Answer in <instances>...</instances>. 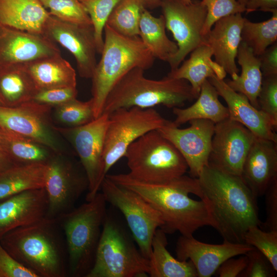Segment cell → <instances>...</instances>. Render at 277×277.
<instances>
[{
  "label": "cell",
  "instance_id": "6da1fadb",
  "mask_svg": "<svg viewBox=\"0 0 277 277\" xmlns=\"http://www.w3.org/2000/svg\"><path fill=\"white\" fill-rule=\"evenodd\" d=\"M200 195L206 204L212 226L224 239L244 243L252 226H261L256 197L241 176L208 164L198 176Z\"/></svg>",
  "mask_w": 277,
  "mask_h": 277
},
{
  "label": "cell",
  "instance_id": "7a4b0ae2",
  "mask_svg": "<svg viewBox=\"0 0 277 277\" xmlns=\"http://www.w3.org/2000/svg\"><path fill=\"white\" fill-rule=\"evenodd\" d=\"M115 184L138 194L160 214L166 234L179 231L182 235L193 236L200 228L212 226L205 203L189 196L199 197L197 178L185 175L166 184H154L135 180L128 173L107 174Z\"/></svg>",
  "mask_w": 277,
  "mask_h": 277
},
{
  "label": "cell",
  "instance_id": "3957f363",
  "mask_svg": "<svg viewBox=\"0 0 277 277\" xmlns=\"http://www.w3.org/2000/svg\"><path fill=\"white\" fill-rule=\"evenodd\" d=\"M0 243L20 264L38 277L68 276V252L56 219L46 217L6 233Z\"/></svg>",
  "mask_w": 277,
  "mask_h": 277
},
{
  "label": "cell",
  "instance_id": "277c9868",
  "mask_svg": "<svg viewBox=\"0 0 277 277\" xmlns=\"http://www.w3.org/2000/svg\"><path fill=\"white\" fill-rule=\"evenodd\" d=\"M104 32L101 57L91 77L95 118L102 114L106 98L116 83L134 68H150L155 58L139 36H123L106 25Z\"/></svg>",
  "mask_w": 277,
  "mask_h": 277
},
{
  "label": "cell",
  "instance_id": "5b68a950",
  "mask_svg": "<svg viewBox=\"0 0 277 277\" xmlns=\"http://www.w3.org/2000/svg\"><path fill=\"white\" fill-rule=\"evenodd\" d=\"M144 71L134 68L116 83L106 98L102 114L132 107L150 108L162 105L180 107L196 99L187 81L168 75L159 80L149 79L145 76Z\"/></svg>",
  "mask_w": 277,
  "mask_h": 277
},
{
  "label": "cell",
  "instance_id": "8992f818",
  "mask_svg": "<svg viewBox=\"0 0 277 277\" xmlns=\"http://www.w3.org/2000/svg\"><path fill=\"white\" fill-rule=\"evenodd\" d=\"M102 192L56 220L64 234L68 276L86 277L91 269L107 214Z\"/></svg>",
  "mask_w": 277,
  "mask_h": 277
},
{
  "label": "cell",
  "instance_id": "52a82bcc",
  "mask_svg": "<svg viewBox=\"0 0 277 277\" xmlns=\"http://www.w3.org/2000/svg\"><path fill=\"white\" fill-rule=\"evenodd\" d=\"M136 245L122 222L107 212L94 262L86 277L148 276L149 260Z\"/></svg>",
  "mask_w": 277,
  "mask_h": 277
},
{
  "label": "cell",
  "instance_id": "ba28073f",
  "mask_svg": "<svg viewBox=\"0 0 277 277\" xmlns=\"http://www.w3.org/2000/svg\"><path fill=\"white\" fill-rule=\"evenodd\" d=\"M128 173L140 181L168 184L185 175L188 167L176 148L157 130L150 131L127 148Z\"/></svg>",
  "mask_w": 277,
  "mask_h": 277
},
{
  "label": "cell",
  "instance_id": "9c48e42d",
  "mask_svg": "<svg viewBox=\"0 0 277 277\" xmlns=\"http://www.w3.org/2000/svg\"><path fill=\"white\" fill-rule=\"evenodd\" d=\"M168 121L153 108H121L109 114L103 150L105 175L124 157L133 142L150 131L161 128Z\"/></svg>",
  "mask_w": 277,
  "mask_h": 277
},
{
  "label": "cell",
  "instance_id": "30bf717a",
  "mask_svg": "<svg viewBox=\"0 0 277 277\" xmlns=\"http://www.w3.org/2000/svg\"><path fill=\"white\" fill-rule=\"evenodd\" d=\"M100 189L107 203L123 214L139 250L149 260L154 233L164 224L160 214L138 194L106 177Z\"/></svg>",
  "mask_w": 277,
  "mask_h": 277
},
{
  "label": "cell",
  "instance_id": "8fae6325",
  "mask_svg": "<svg viewBox=\"0 0 277 277\" xmlns=\"http://www.w3.org/2000/svg\"><path fill=\"white\" fill-rule=\"evenodd\" d=\"M108 114L102 113L90 123L75 127H54L71 142L80 157L86 174L88 189L86 199H93L101 189L106 175L103 150Z\"/></svg>",
  "mask_w": 277,
  "mask_h": 277
},
{
  "label": "cell",
  "instance_id": "7c38bea8",
  "mask_svg": "<svg viewBox=\"0 0 277 277\" xmlns=\"http://www.w3.org/2000/svg\"><path fill=\"white\" fill-rule=\"evenodd\" d=\"M166 28L172 34L178 50L168 63L171 70L180 66L186 56L205 43L202 31L207 9L201 1L185 4L176 0H165L161 5Z\"/></svg>",
  "mask_w": 277,
  "mask_h": 277
},
{
  "label": "cell",
  "instance_id": "4fadbf2b",
  "mask_svg": "<svg viewBox=\"0 0 277 277\" xmlns=\"http://www.w3.org/2000/svg\"><path fill=\"white\" fill-rule=\"evenodd\" d=\"M62 155H54L47 164L44 188L48 207L46 218L56 219L67 213L88 189L85 172Z\"/></svg>",
  "mask_w": 277,
  "mask_h": 277
},
{
  "label": "cell",
  "instance_id": "5bb4252c",
  "mask_svg": "<svg viewBox=\"0 0 277 277\" xmlns=\"http://www.w3.org/2000/svg\"><path fill=\"white\" fill-rule=\"evenodd\" d=\"M51 108L32 101L15 107L0 105V128L33 139L62 155V146L50 118Z\"/></svg>",
  "mask_w": 277,
  "mask_h": 277
},
{
  "label": "cell",
  "instance_id": "9a60e30c",
  "mask_svg": "<svg viewBox=\"0 0 277 277\" xmlns=\"http://www.w3.org/2000/svg\"><path fill=\"white\" fill-rule=\"evenodd\" d=\"M188 122L190 127L180 129L169 121L157 130L183 156L190 176L197 178L209 163L215 123L205 119H194Z\"/></svg>",
  "mask_w": 277,
  "mask_h": 277
},
{
  "label": "cell",
  "instance_id": "2e32d148",
  "mask_svg": "<svg viewBox=\"0 0 277 277\" xmlns=\"http://www.w3.org/2000/svg\"><path fill=\"white\" fill-rule=\"evenodd\" d=\"M255 137L242 124L229 117L215 124L208 164L241 176L244 161Z\"/></svg>",
  "mask_w": 277,
  "mask_h": 277
},
{
  "label": "cell",
  "instance_id": "e0dca14e",
  "mask_svg": "<svg viewBox=\"0 0 277 277\" xmlns=\"http://www.w3.org/2000/svg\"><path fill=\"white\" fill-rule=\"evenodd\" d=\"M43 34L72 54L81 77L91 78L97 53L92 25L66 22L50 15Z\"/></svg>",
  "mask_w": 277,
  "mask_h": 277
},
{
  "label": "cell",
  "instance_id": "ac0fdd59",
  "mask_svg": "<svg viewBox=\"0 0 277 277\" xmlns=\"http://www.w3.org/2000/svg\"><path fill=\"white\" fill-rule=\"evenodd\" d=\"M61 54L56 43L44 34L0 24V66L25 64Z\"/></svg>",
  "mask_w": 277,
  "mask_h": 277
},
{
  "label": "cell",
  "instance_id": "d6986e66",
  "mask_svg": "<svg viewBox=\"0 0 277 277\" xmlns=\"http://www.w3.org/2000/svg\"><path fill=\"white\" fill-rule=\"evenodd\" d=\"M253 247L244 243H232L224 240L221 244L203 243L193 236L182 235L175 247L177 259L190 260L193 263L199 277H210L226 260L244 255Z\"/></svg>",
  "mask_w": 277,
  "mask_h": 277
},
{
  "label": "cell",
  "instance_id": "ffe728a7",
  "mask_svg": "<svg viewBox=\"0 0 277 277\" xmlns=\"http://www.w3.org/2000/svg\"><path fill=\"white\" fill-rule=\"evenodd\" d=\"M208 80L226 102L230 119L242 124L257 137L277 142V124L268 115L253 107L245 95L234 91L224 80L215 76Z\"/></svg>",
  "mask_w": 277,
  "mask_h": 277
},
{
  "label": "cell",
  "instance_id": "44dd1931",
  "mask_svg": "<svg viewBox=\"0 0 277 277\" xmlns=\"http://www.w3.org/2000/svg\"><path fill=\"white\" fill-rule=\"evenodd\" d=\"M47 207L44 188L24 191L0 201V239L12 229L45 217Z\"/></svg>",
  "mask_w": 277,
  "mask_h": 277
},
{
  "label": "cell",
  "instance_id": "7402d4cb",
  "mask_svg": "<svg viewBox=\"0 0 277 277\" xmlns=\"http://www.w3.org/2000/svg\"><path fill=\"white\" fill-rule=\"evenodd\" d=\"M241 176L256 197L277 178V142L255 137L244 161Z\"/></svg>",
  "mask_w": 277,
  "mask_h": 277
},
{
  "label": "cell",
  "instance_id": "603a6c76",
  "mask_svg": "<svg viewBox=\"0 0 277 277\" xmlns=\"http://www.w3.org/2000/svg\"><path fill=\"white\" fill-rule=\"evenodd\" d=\"M245 17L236 13L217 21L205 36V43L211 48L214 61L222 66L232 80L239 75L235 63L241 42Z\"/></svg>",
  "mask_w": 277,
  "mask_h": 277
},
{
  "label": "cell",
  "instance_id": "cb8c5ba5",
  "mask_svg": "<svg viewBox=\"0 0 277 277\" xmlns=\"http://www.w3.org/2000/svg\"><path fill=\"white\" fill-rule=\"evenodd\" d=\"M211 48L204 43L194 49L189 58L176 69L171 70L168 76L177 79H183L190 84L192 92L197 98L202 85L211 77L224 80L227 73L224 68L212 60Z\"/></svg>",
  "mask_w": 277,
  "mask_h": 277
},
{
  "label": "cell",
  "instance_id": "d4e9b609",
  "mask_svg": "<svg viewBox=\"0 0 277 277\" xmlns=\"http://www.w3.org/2000/svg\"><path fill=\"white\" fill-rule=\"evenodd\" d=\"M48 11L39 0H0V24L44 34Z\"/></svg>",
  "mask_w": 277,
  "mask_h": 277
},
{
  "label": "cell",
  "instance_id": "484cf974",
  "mask_svg": "<svg viewBox=\"0 0 277 277\" xmlns=\"http://www.w3.org/2000/svg\"><path fill=\"white\" fill-rule=\"evenodd\" d=\"M38 90L76 87V74L61 54L42 58L24 64Z\"/></svg>",
  "mask_w": 277,
  "mask_h": 277
},
{
  "label": "cell",
  "instance_id": "4316f807",
  "mask_svg": "<svg viewBox=\"0 0 277 277\" xmlns=\"http://www.w3.org/2000/svg\"><path fill=\"white\" fill-rule=\"evenodd\" d=\"M37 91L24 65L0 66L1 105L15 107L31 102Z\"/></svg>",
  "mask_w": 277,
  "mask_h": 277
},
{
  "label": "cell",
  "instance_id": "83f0119b",
  "mask_svg": "<svg viewBox=\"0 0 277 277\" xmlns=\"http://www.w3.org/2000/svg\"><path fill=\"white\" fill-rule=\"evenodd\" d=\"M166 233L158 228L153 236L148 276L151 277H196V270L190 260L174 258L167 249Z\"/></svg>",
  "mask_w": 277,
  "mask_h": 277
},
{
  "label": "cell",
  "instance_id": "f1b7e54d",
  "mask_svg": "<svg viewBox=\"0 0 277 277\" xmlns=\"http://www.w3.org/2000/svg\"><path fill=\"white\" fill-rule=\"evenodd\" d=\"M215 87L207 80L202 85L197 101L186 108L174 107L173 113L175 118L173 123L176 127L194 119H205L215 124L229 117L228 108L219 99Z\"/></svg>",
  "mask_w": 277,
  "mask_h": 277
},
{
  "label": "cell",
  "instance_id": "f546056e",
  "mask_svg": "<svg viewBox=\"0 0 277 277\" xmlns=\"http://www.w3.org/2000/svg\"><path fill=\"white\" fill-rule=\"evenodd\" d=\"M164 17H155L144 8L139 23V37L154 58L169 63L176 54L178 47L166 33Z\"/></svg>",
  "mask_w": 277,
  "mask_h": 277
},
{
  "label": "cell",
  "instance_id": "4dcf8cb0",
  "mask_svg": "<svg viewBox=\"0 0 277 277\" xmlns=\"http://www.w3.org/2000/svg\"><path fill=\"white\" fill-rule=\"evenodd\" d=\"M236 58L241 67V73L235 79L225 82L234 91L245 95L251 104L259 109L258 97L263 76L259 58L249 47L241 42Z\"/></svg>",
  "mask_w": 277,
  "mask_h": 277
},
{
  "label": "cell",
  "instance_id": "1f68e13d",
  "mask_svg": "<svg viewBox=\"0 0 277 277\" xmlns=\"http://www.w3.org/2000/svg\"><path fill=\"white\" fill-rule=\"evenodd\" d=\"M47 164L15 165L0 173V201L29 190L44 188Z\"/></svg>",
  "mask_w": 277,
  "mask_h": 277
},
{
  "label": "cell",
  "instance_id": "d6a6232c",
  "mask_svg": "<svg viewBox=\"0 0 277 277\" xmlns=\"http://www.w3.org/2000/svg\"><path fill=\"white\" fill-rule=\"evenodd\" d=\"M0 139L7 154L16 165L47 164L57 155L45 145L33 139L1 128Z\"/></svg>",
  "mask_w": 277,
  "mask_h": 277
},
{
  "label": "cell",
  "instance_id": "836d02e7",
  "mask_svg": "<svg viewBox=\"0 0 277 277\" xmlns=\"http://www.w3.org/2000/svg\"><path fill=\"white\" fill-rule=\"evenodd\" d=\"M145 8L141 0H121L110 13L106 25L126 37L139 36V23Z\"/></svg>",
  "mask_w": 277,
  "mask_h": 277
},
{
  "label": "cell",
  "instance_id": "e575fe53",
  "mask_svg": "<svg viewBox=\"0 0 277 277\" xmlns=\"http://www.w3.org/2000/svg\"><path fill=\"white\" fill-rule=\"evenodd\" d=\"M242 42L245 43L257 56L277 41V11L268 19L252 22L245 18L242 31Z\"/></svg>",
  "mask_w": 277,
  "mask_h": 277
},
{
  "label": "cell",
  "instance_id": "d590c367",
  "mask_svg": "<svg viewBox=\"0 0 277 277\" xmlns=\"http://www.w3.org/2000/svg\"><path fill=\"white\" fill-rule=\"evenodd\" d=\"M54 115L59 122L69 127L82 126L95 118L91 98L83 102L76 98L56 106Z\"/></svg>",
  "mask_w": 277,
  "mask_h": 277
},
{
  "label": "cell",
  "instance_id": "8d00e7d4",
  "mask_svg": "<svg viewBox=\"0 0 277 277\" xmlns=\"http://www.w3.org/2000/svg\"><path fill=\"white\" fill-rule=\"evenodd\" d=\"M120 1L79 0L90 18L98 53L101 54L103 48V32L107 19Z\"/></svg>",
  "mask_w": 277,
  "mask_h": 277
},
{
  "label": "cell",
  "instance_id": "74e56055",
  "mask_svg": "<svg viewBox=\"0 0 277 277\" xmlns=\"http://www.w3.org/2000/svg\"><path fill=\"white\" fill-rule=\"evenodd\" d=\"M50 14L62 21L92 25L89 16L79 0H39Z\"/></svg>",
  "mask_w": 277,
  "mask_h": 277
},
{
  "label": "cell",
  "instance_id": "f35d334b",
  "mask_svg": "<svg viewBox=\"0 0 277 277\" xmlns=\"http://www.w3.org/2000/svg\"><path fill=\"white\" fill-rule=\"evenodd\" d=\"M244 242L264 254L277 271V231L263 230L258 226H251L244 235Z\"/></svg>",
  "mask_w": 277,
  "mask_h": 277
},
{
  "label": "cell",
  "instance_id": "ab89813d",
  "mask_svg": "<svg viewBox=\"0 0 277 277\" xmlns=\"http://www.w3.org/2000/svg\"><path fill=\"white\" fill-rule=\"evenodd\" d=\"M201 1L207 9L206 19L202 31L204 38L217 21L225 16L242 13L245 11V6L238 0H202Z\"/></svg>",
  "mask_w": 277,
  "mask_h": 277
},
{
  "label": "cell",
  "instance_id": "60d3db41",
  "mask_svg": "<svg viewBox=\"0 0 277 277\" xmlns=\"http://www.w3.org/2000/svg\"><path fill=\"white\" fill-rule=\"evenodd\" d=\"M258 102L259 109L277 124V75L263 77Z\"/></svg>",
  "mask_w": 277,
  "mask_h": 277
},
{
  "label": "cell",
  "instance_id": "b9f144b4",
  "mask_svg": "<svg viewBox=\"0 0 277 277\" xmlns=\"http://www.w3.org/2000/svg\"><path fill=\"white\" fill-rule=\"evenodd\" d=\"M248 263L240 277H274L276 271L267 258L260 251L253 248L245 254Z\"/></svg>",
  "mask_w": 277,
  "mask_h": 277
},
{
  "label": "cell",
  "instance_id": "7bdbcfd3",
  "mask_svg": "<svg viewBox=\"0 0 277 277\" xmlns=\"http://www.w3.org/2000/svg\"><path fill=\"white\" fill-rule=\"evenodd\" d=\"M76 87H62L38 90L32 101L51 107H56L76 98Z\"/></svg>",
  "mask_w": 277,
  "mask_h": 277
},
{
  "label": "cell",
  "instance_id": "ee69618b",
  "mask_svg": "<svg viewBox=\"0 0 277 277\" xmlns=\"http://www.w3.org/2000/svg\"><path fill=\"white\" fill-rule=\"evenodd\" d=\"M0 277H38L17 262L0 243Z\"/></svg>",
  "mask_w": 277,
  "mask_h": 277
},
{
  "label": "cell",
  "instance_id": "f6af8a7d",
  "mask_svg": "<svg viewBox=\"0 0 277 277\" xmlns=\"http://www.w3.org/2000/svg\"><path fill=\"white\" fill-rule=\"evenodd\" d=\"M264 195H265L266 217L261 223L267 231H277V178L269 185Z\"/></svg>",
  "mask_w": 277,
  "mask_h": 277
},
{
  "label": "cell",
  "instance_id": "bcb514c9",
  "mask_svg": "<svg viewBox=\"0 0 277 277\" xmlns=\"http://www.w3.org/2000/svg\"><path fill=\"white\" fill-rule=\"evenodd\" d=\"M263 77L277 75V42L258 56Z\"/></svg>",
  "mask_w": 277,
  "mask_h": 277
},
{
  "label": "cell",
  "instance_id": "7dc6e473",
  "mask_svg": "<svg viewBox=\"0 0 277 277\" xmlns=\"http://www.w3.org/2000/svg\"><path fill=\"white\" fill-rule=\"evenodd\" d=\"M248 263L247 256L244 254L237 259L230 258L224 261L215 273L219 277H236L244 270Z\"/></svg>",
  "mask_w": 277,
  "mask_h": 277
},
{
  "label": "cell",
  "instance_id": "c3c4849f",
  "mask_svg": "<svg viewBox=\"0 0 277 277\" xmlns=\"http://www.w3.org/2000/svg\"><path fill=\"white\" fill-rule=\"evenodd\" d=\"M245 7L247 13L255 11L273 13L277 11V0H247Z\"/></svg>",
  "mask_w": 277,
  "mask_h": 277
},
{
  "label": "cell",
  "instance_id": "681fc988",
  "mask_svg": "<svg viewBox=\"0 0 277 277\" xmlns=\"http://www.w3.org/2000/svg\"><path fill=\"white\" fill-rule=\"evenodd\" d=\"M15 164L5 151L0 139V173L15 166Z\"/></svg>",
  "mask_w": 277,
  "mask_h": 277
},
{
  "label": "cell",
  "instance_id": "f907efd6",
  "mask_svg": "<svg viewBox=\"0 0 277 277\" xmlns=\"http://www.w3.org/2000/svg\"><path fill=\"white\" fill-rule=\"evenodd\" d=\"M144 7L147 9H154L161 7L165 0H141Z\"/></svg>",
  "mask_w": 277,
  "mask_h": 277
},
{
  "label": "cell",
  "instance_id": "816d5d0a",
  "mask_svg": "<svg viewBox=\"0 0 277 277\" xmlns=\"http://www.w3.org/2000/svg\"><path fill=\"white\" fill-rule=\"evenodd\" d=\"M176 1L181 2L182 3L185 4H190L192 1V0H176Z\"/></svg>",
  "mask_w": 277,
  "mask_h": 277
},
{
  "label": "cell",
  "instance_id": "f5cc1de1",
  "mask_svg": "<svg viewBox=\"0 0 277 277\" xmlns=\"http://www.w3.org/2000/svg\"><path fill=\"white\" fill-rule=\"evenodd\" d=\"M238 1L245 6L247 0H238Z\"/></svg>",
  "mask_w": 277,
  "mask_h": 277
},
{
  "label": "cell",
  "instance_id": "db71d44e",
  "mask_svg": "<svg viewBox=\"0 0 277 277\" xmlns=\"http://www.w3.org/2000/svg\"><path fill=\"white\" fill-rule=\"evenodd\" d=\"M0 105H1V102H0Z\"/></svg>",
  "mask_w": 277,
  "mask_h": 277
}]
</instances>
